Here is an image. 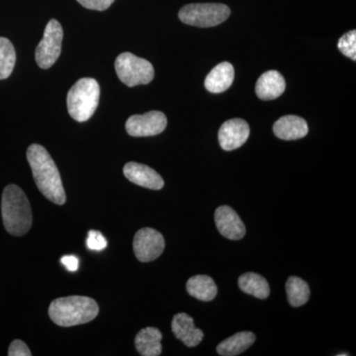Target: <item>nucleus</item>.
I'll use <instances>...</instances> for the list:
<instances>
[{"label": "nucleus", "instance_id": "nucleus-1", "mask_svg": "<svg viewBox=\"0 0 356 356\" xmlns=\"http://www.w3.org/2000/svg\"><path fill=\"white\" fill-rule=\"evenodd\" d=\"M27 159L40 192L51 202L65 204L67 196L62 178L48 151L41 145L33 144L28 147Z\"/></svg>", "mask_w": 356, "mask_h": 356}, {"label": "nucleus", "instance_id": "nucleus-2", "mask_svg": "<svg viewBox=\"0 0 356 356\" xmlns=\"http://www.w3.org/2000/svg\"><path fill=\"white\" fill-rule=\"evenodd\" d=\"M1 215L4 227L10 235L21 236L31 229V206L24 191L15 184L7 185L2 193Z\"/></svg>", "mask_w": 356, "mask_h": 356}, {"label": "nucleus", "instance_id": "nucleus-3", "mask_svg": "<svg viewBox=\"0 0 356 356\" xmlns=\"http://www.w3.org/2000/svg\"><path fill=\"white\" fill-rule=\"evenodd\" d=\"M99 313L95 300L86 296H69L54 300L49 316L60 327H74L95 320Z\"/></svg>", "mask_w": 356, "mask_h": 356}, {"label": "nucleus", "instance_id": "nucleus-4", "mask_svg": "<svg viewBox=\"0 0 356 356\" xmlns=\"http://www.w3.org/2000/svg\"><path fill=\"white\" fill-rule=\"evenodd\" d=\"M99 84L95 79H79L67 93V105L72 119L86 122L91 118L99 102Z\"/></svg>", "mask_w": 356, "mask_h": 356}, {"label": "nucleus", "instance_id": "nucleus-5", "mask_svg": "<svg viewBox=\"0 0 356 356\" xmlns=\"http://www.w3.org/2000/svg\"><path fill=\"white\" fill-rule=\"evenodd\" d=\"M231 9L221 3H192L180 9L182 22L195 27L208 28L222 24L228 19Z\"/></svg>", "mask_w": 356, "mask_h": 356}, {"label": "nucleus", "instance_id": "nucleus-6", "mask_svg": "<svg viewBox=\"0 0 356 356\" xmlns=\"http://www.w3.org/2000/svg\"><path fill=\"white\" fill-rule=\"evenodd\" d=\"M115 70L119 79L129 88L149 83L154 77L153 65L132 53L119 55L115 60Z\"/></svg>", "mask_w": 356, "mask_h": 356}, {"label": "nucleus", "instance_id": "nucleus-7", "mask_svg": "<svg viewBox=\"0 0 356 356\" xmlns=\"http://www.w3.org/2000/svg\"><path fill=\"white\" fill-rule=\"evenodd\" d=\"M64 31L58 21L51 19L46 26L43 39L40 42L35 51L37 64L41 69L47 70L53 67L62 53Z\"/></svg>", "mask_w": 356, "mask_h": 356}, {"label": "nucleus", "instance_id": "nucleus-8", "mask_svg": "<svg viewBox=\"0 0 356 356\" xmlns=\"http://www.w3.org/2000/svg\"><path fill=\"white\" fill-rule=\"evenodd\" d=\"M165 238L154 229H140L134 238V252L142 262L153 261L158 259L165 250Z\"/></svg>", "mask_w": 356, "mask_h": 356}, {"label": "nucleus", "instance_id": "nucleus-9", "mask_svg": "<svg viewBox=\"0 0 356 356\" xmlns=\"http://www.w3.org/2000/svg\"><path fill=\"white\" fill-rule=\"evenodd\" d=\"M168 119L163 112L151 111L143 115H133L126 122V131L132 137H152L163 133Z\"/></svg>", "mask_w": 356, "mask_h": 356}, {"label": "nucleus", "instance_id": "nucleus-10", "mask_svg": "<svg viewBox=\"0 0 356 356\" xmlns=\"http://www.w3.org/2000/svg\"><path fill=\"white\" fill-rule=\"evenodd\" d=\"M250 126L243 119H231L225 122L219 131V143L222 149L229 152L238 149L250 137Z\"/></svg>", "mask_w": 356, "mask_h": 356}, {"label": "nucleus", "instance_id": "nucleus-11", "mask_svg": "<svg viewBox=\"0 0 356 356\" xmlns=\"http://www.w3.org/2000/svg\"><path fill=\"white\" fill-rule=\"evenodd\" d=\"M218 231L225 238L232 241L242 240L245 235V227L235 210L229 206H221L215 212Z\"/></svg>", "mask_w": 356, "mask_h": 356}, {"label": "nucleus", "instance_id": "nucleus-12", "mask_svg": "<svg viewBox=\"0 0 356 356\" xmlns=\"http://www.w3.org/2000/svg\"><path fill=\"white\" fill-rule=\"evenodd\" d=\"M124 175L133 184L145 187V188L159 191L165 186L163 177L149 166L142 163H128L124 166Z\"/></svg>", "mask_w": 356, "mask_h": 356}, {"label": "nucleus", "instance_id": "nucleus-13", "mask_svg": "<svg viewBox=\"0 0 356 356\" xmlns=\"http://www.w3.org/2000/svg\"><path fill=\"white\" fill-rule=\"evenodd\" d=\"M172 330L175 337L188 348L197 346L203 341V332L195 327L193 318L186 313L177 314L173 317Z\"/></svg>", "mask_w": 356, "mask_h": 356}, {"label": "nucleus", "instance_id": "nucleus-14", "mask_svg": "<svg viewBox=\"0 0 356 356\" xmlns=\"http://www.w3.org/2000/svg\"><path fill=\"white\" fill-rule=\"evenodd\" d=\"M286 88L284 77L276 70L261 74L255 86V93L262 100H273L283 95Z\"/></svg>", "mask_w": 356, "mask_h": 356}, {"label": "nucleus", "instance_id": "nucleus-15", "mask_svg": "<svg viewBox=\"0 0 356 356\" xmlns=\"http://www.w3.org/2000/svg\"><path fill=\"white\" fill-rule=\"evenodd\" d=\"M308 124L303 118L295 115L281 117L273 126V132L281 140L302 139L308 134Z\"/></svg>", "mask_w": 356, "mask_h": 356}, {"label": "nucleus", "instance_id": "nucleus-16", "mask_svg": "<svg viewBox=\"0 0 356 356\" xmlns=\"http://www.w3.org/2000/svg\"><path fill=\"white\" fill-rule=\"evenodd\" d=\"M235 79V70L228 62L216 65L205 79V88L212 93H221L231 88Z\"/></svg>", "mask_w": 356, "mask_h": 356}, {"label": "nucleus", "instance_id": "nucleus-17", "mask_svg": "<svg viewBox=\"0 0 356 356\" xmlns=\"http://www.w3.org/2000/svg\"><path fill=\"white\" fill-rule=\"evenodd\" d=\"M161 339L163 334L156 327H145L138 332L135 339V346L143 356H159L161 355Z\"/></svg>", "mask_w": 356, "mask_h": 356}, {"label": "nucleus", "instance_id": "nucleus-18", "mask_svg": "<svg viewBox=\"0 0 356 356\" xmlns=\"http://www.w3.org/2000/svg\"><path fill=\"white\" fill-rule=\"evenodd\" d=\"M255 334L252 332H241L218 344L217 353L222 356H236L250 348L254 343Z\"/></svg>", "mask_w": 356, "mask_h": 356}, {"label": "nucleus", "instance_id": "nucleus-19", "mask_svg": "<svg viewBox=\"0 0 356 356\" xmlns=\"http://www.w3.org/2000/svg\"><path fill=\"white\" fill-rule=\"evenodd\" d=\"M187 292L194 298L210 302L216 297L218 288L214 280L207 275H195L187 281Z\"/></svg>", "mask_w": 356, "mask_h": 356}, {"label": "nucleus", "instance_id": "nucleus-20", "mask_svg": "<svg viewBox=\"0 0 356 356\" xmlns=\"http://www.w3.org/2000/svg\"><path fill=\"white\" fill-rule=\"evenodd\" d=\"M238 286L243 292L259 299H266L270 294V288L266 278L254 273L243 274L238 278Z\"/></svg>", "mask_w": 356, "mask_h": 356}, {"label": "nucleus", "instance_id": "nucleus-21", "mask_svg": "<svg viewBox=\"0 0 356 356\" xmlns=\"http://www.w3.org/2000/svg\"><path fill=\"white\" fill-rule=\"evenodd\" d=\"M288 302L293 307L305 305L310 298V287L308 283L297 276L288 278L286 282Z\"/></svg>", "mask_w": 356, "mask_h": 356}, {"label": "nucleus", "instance_id": "nucleus-22", "mask_svg": "<svg viewBox=\"0 0 356 356\" xmlns=\"http://www.w3.org/2000/svg\"><path fill=\"white\" fill-rule=\"evenodd\" d=\"M16 62V51L8 39L0 37V79H6L13 74Z\"/></svg>", "mask_w": 356, "mask_h": 356}, {"label": "nucleus", "instance_id": "nucleus-23", "mask_svg": "<svg viewBox=\"0 0 356 356\" xmlns=\"http://www.w3.org/2000/svg\"><path fill=\"white\" fill-rule=\"evenodd\" d=\"M337 48L346 57L351 60H356V31L346 33L337 43Z\"/></svg>", "mask_w": 356, "mask_h": 356}, {"label": "nucleus", "instance_id": "nucleus-24", "mask_svg": "<svg viewBox=\"0 0 356 356\" xmlns=\"http://www.w3.org/2000/svg\"><path fill=\"white\" fill-rule=\"evenodd\" d=\"M86 245H88L89 250H98L99 252V250H104L107 247V241L99 231L91 229V231L88 232Z\"/></svg>", "mask_w": 356, "mask_h": 356}, {"label": "nucleus", "instance_id": "nucleus-25", "mask_svg": "<svg viewBox=\"0 0 356 356\" xmlns=\"http://www.w3.org/2000/svg\"><path fill=\"white\" fill-rule=\"evenodd\" d=\"M86 8L91 10L103 11L108 9L114 0H77Z\"/></svg>", "mask_w": 356, "mask_h": 356}, {"label": "nucleus", "instance_id": "nucleus-26", "mask_svg": "<svg viewBox=\"0 0 356 356\" xmlns=\"http://www.w3.org/2000/svg\"><path fill=\"white\" fill-rule=\"evenodd\" d=\"M9 356H31V350L28 348L27 344L20 339H15L11 343L8 348Z\"/></svg>", "mask_w": 356, "mask_h": 356}, {"label": "nucleus", "instance_id": "nucleus-27", "mask_svg": "<svg viewBox=\"0 0 356 356\" xmlns=\"http://www.w3.org/2000/svg\"><path fill=\"white\" fill-rule=\"evenodd\" d=\"M60 262H62L63 266H65V268L70 271V273H74V271L79 269V259L74 257V255H65V257H63L62 259H60Z\"/></svg>", "mask_w": 356, "mask_h": 356}, {"label": "nucleus", "instance_id": "nucleus-28", "mask_svg": "<svg viewBox=\"0 0 356 356\" xmlns=\"http://www.w3.org/2000/svg\"><path fill=\"white\" fill-rule=\"evenodd\" d=\"M346 355H346V353H343V355H339V356H346Z\"/></svg>", "mask_w": 356, "mask_h": 356}]
</instances>
